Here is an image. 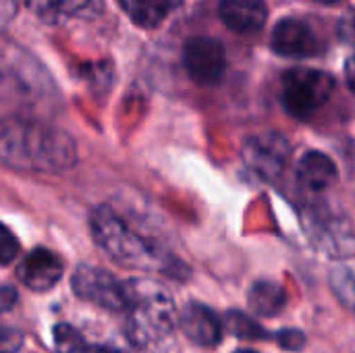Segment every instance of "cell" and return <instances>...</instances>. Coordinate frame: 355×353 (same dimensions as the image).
<instances>
[{
    "mask_svg": "<svg viewBox=\"0 0 355 353\" xmlns=\"http://www.w3.org/2000/svg\"><path fill=\"white\" fill-rule=\"evenodd\" d=\"M75 162V141L67 131L35 119H0V164L12 171L62 173Z\"/></svg>",
    "mask_w": 355,
    "mask_h": 353,
    "instance_id": "6da1fadb",
    "label": "cell"
},
{
    "mask_svg": "<svg viewBox=\"0 0 355 353\" xmlns=\"http://www.w3.org/2000/svg\"><path fill=\"white\" fill-rule=\"evenodd\" d=\"M92 233L96 243L119 264L127 268L160 270L173 275L175 260L152 239L139 235L110 206H98L92 214Z\"/></svg>",
    "mask_w": 355,
    "mask_h": 353,
    "instance_id": "7a4b0ae2",
    "label": "cell"
},
{
    "mask_svg": "<svg viewBox=\"0 0 355 353\" xmlns=\"http://www.w3.org/2000/svg\"><path fill=\"white\" fill-rule=\"evenodd\" d=\"M127 333L137 347H150L166 337L175 322V304L168 291L150 281H131Z\"/></svg>",
    "mask_w": 355,
    "mask_h": 353,
    "instance_id": "3957f363",
    "label": "cell"
},
{
    "mask_svg": "<svg viewBox=\"0 0 355 353\" xmlns=\"http://www.w3.org/2000/svg\"><path fill=\"white\" fill-rule=\"evenodd\" d=\"M335 92V79L316 69H291L283 77V106L285 110L306 121L316 110H320Z\"/></svg>",
    "mask_w": 355,
    "mask_h": 353,
    "instance_id": "277c9868",
    "label": "cell"
},
{
    "mask_svg": "<svg viewBox=\"0 0 355 353\" xmlns=\"http://www.w3.org/2000/svg\"><path fill=\"white\" fill-rule=\"evenodd\" d=\"M71 283H73V291L77 298L92 302L104 310L127 312V308H129L127 283H121L114 275H110L102 268L81 264L73 273Z\"/></svg>",
    "mask_w": 355,
    "mask_h": 353,
    "instance_id": "5b68a950",
    "label": "cell"
},
{
    "mask_svg": "<svg viewBox=\"0 0 355 353\" xmlns=\"http://www.w3.org/2000/svg\"><path fill=\"white\" fill-rule=\"evenodd\" d=\"M183 64L187 75L200 85H214L223 79L227 69V54L218 40L198 35L183 48Z\"/></svg>",
    "mask_w": 355,
    "mask_h": 353,
    "instance_id": "8992f818",
    "label": "cell"
},
{
    "mask_svg": "<svg viewBox=\"0 0 355 353\" xmlns=\"http://www.w3.org/2000/svg\"><path fill=\"white\" fill-rule=\"evenodd\" d=\"M241 156L256 175H260L262 179L275 181L287 164L289 144L279 133L254 135L243 144Z\"/></svg>",
    "mask_w": 355,
    "mask_h": 353,
    "instance_id": "52a82bcc",
    "label": "cell"
},
{
    "mask_svg": "<svg viewBox=\"0 0 355 353\" xmlns=\"http://www.w3.org/2000/svg\"><path fill=\"white\" fill-rule=\"evenodd\" d=\"M272 50L289 58H308L322 52V42L314 29L302 19H283L275 25L272 31Z\"/></svg>",
    "mask_w": 355,
    "mask_h": 353,
    "instance_id": "ba28073f",
    "label": "cell"
},
{
    "mask_svg": "<svg viewBox=\"0 0 355 353\" xmlns=\"http://www.w3.org/2000/svg\"><path fill=\"white\" fill-rule=\"evenodd\" d=\"M62 273H64V268H62L60 258L46 248H35L17 266L19 281L33 291L52 289L60 281Z\"/></svg>",
    "mask_w": 355,
    "mask_h": 353,
    "instance_id": "9c48e42d",
    "label": "cell"
},
{
    "mask_svg": "<svg viewBox=\"0 0 355 353\" xmlns=\"http://www.w3.org/2000/svg\"><path fill=\"white\" fill-rule=\"evenodd\" d=\"M179 325L185 337L200 347H214L223 337V325L218 316L202 304L185 306Z\"/></svg>",
    "mask_w": 355,
    "mask_h": 353,
    "instance_id": "30bf717a",
    "label": "cell"
},
{
    "mask_svg": "<svg viewBox=\"0 0 355 353\" xmlns=\"http://www.w3.org/2000/svg\"><path fill=\"white\" fill-rule=\"evenodd\" d=\"M31 10L46 23L58 25L64 19H96L104 0H27Z\"/></svg>",
    "mask_w": 355,
    "mask_h": 353,
    "instance_id": "8fae6325",
    "label": "cell"
},
{
    "mask_svg": "<svg viewBox=\"0 0 355 353\" xmlns=\"http://www.w3.org/2000/svg\"><path fill=\"white\" fill-rule=\"evenodd\" d=\"M220 19L239 33H250L266 23L268 8L264 0H220Z\"/></svg>",
    "mask_w": 355,
    "mask_h": 353,
    "instance_id": "7c38bea8",
    "label": "cell"
},
{
    "mask_svg": "<svg viewBox=\"0 0 355 353\" xmlns=\"http://www.w3.org/2000/svg\"><path fill=\"white\" fill-rule=\"evenodd\" d=\"M297 177L306 187L320 191L327 189L337 179V166L327 154L308 152L297 164Z\"/></svg>",
    "mask_w": 355,
    "mask_h": 353,
    "instance_id": "4fadbf2b",
    "label": "cell"
},
{
    "mask_svg": "<svg viewBox=\"0 0 355 353\" xmlns=\"http://www.w3.org/2000/svg\"><path fill=\"white\" fill-rule=\"evenodd\" d=\"M127 17L139 27H156L168 15V0H121Z\"/></svg>",
    "mask_w": 355,
    "mask_h": 353,
    "instance_id": "5bb4252c",
    "label": "cell"
},
{
    "mask_svg": "<svg viewBox=\"0 0 355 353\" xmlns=\"http://www.w3.org/2000/svg\"><path fill=\"white\" fill-rule=\"evenodd\" d=\"M287 304L285 291L277 283L260 281L250 291V308L258 316H275L279 314Z\"/></svg>",
    "mask_w": 355,
    "mask_h": 353,
    "instance_id": "9a60e30c",
    "label": "cell"
},
{
    "mask_svg": "<svg viewBox=\"0 0 355 353\" xmlns=\"http://www.w3.org/2000/svg\"><path fill=\"white\" fill-rule=\"evenodd\" d=\"M54 347H56V353H125L114 347L94 345L85 341L83 335H79L69 325H58L54 329Z\"/></svg>",
    "mask_w": 355,
    "mask_h": 353,
    "instance_id": "2e32d148",
    "label": "cell"
},
{
    "mask_svg": "<svg viewBox=\"0 0 355 353\" xmlns=\"http://www.w3.org/2000/svg\"><path fill=\"white\" fill-rule=\"evenodd\" d=\"M225 327L235 337H241V339H264L268 335L258 322H254L252 318H248L241 312H229L225 316Z\"/></svg>",
    "mask_w": 355,
    "mask_h": 353,
    "instance_id": "e0dca14e",
    "label": "cell"
},
{
    "mask_svg": "<svg viewBox=\"0 0 355 353\" xmlns=\"http://www.w3.org/2000/svg\"><path fill=\"white\" fill-rule=\"evenodd\" d=\"M331 285L337 298L355 314V273L349 268H337L331 275Z\"/></svg>",
    "mask_w": 355,
    "mask_h": 353,
    "instance_id": "ac0fdd59",
    "label": "cell"
},
{
    "mask_svg": "<svg viewBox=\"0 0 355 353\" xmlns=\"http://www.w3.org/2000/svg\"><path fill=\"white\" fill-rule=\"evenodd\" d=\"M17 254H19L17 237L10 233V229L0 225V264H10L17 258Z\"/></svg>",
    "mask_w": 355,
    "mask_h": 353,
    "instance_id": "d6986e66",
    "label": "cell"
},
{
    "mask_svg": "<svg viewBox=\"0 0 355 353\" xmlns=\"http://www.w3.org/2000/svg\"><path fill=\"white\" fill-rule=\"evenodd\" d=\"M21 345V335L12 329L0 327V353H15Z\"/></svg>",
    "mask_w": 355,
    "mask_h": 353,
    "instance_id": "ffe728a7",
    "label": "cell"
},
{
    "mask_svg": "<svg viewBox=\"0 0 355 353\" xmlns=\"http://www.w3.org/2000/svg\"><path fill=\"white\" fill-rule=\"evenodd\" d=\"M277 339H279V343H281L283 347H287V350H291V352L302 350L304 343H306V337H304L300 331H281V333L277 335Z\"/></svg>",
    "mask_w": 355,
    "mask_h": 353,
    "instance_id": "44dd1931",
    "label": "cell"
},
{
    "mask_svg": "<svg viewBox=\"0 0 355 353\" xmlns=\"http://www.w3.org/2000/svg\"><path fill=\"white\" fill-rule=\"evenodd\" d=\"M345 81H347L349 89L355 94V54L349 56L347 62H345Z\"/></svg>",
    "mask_w": 355,
    "mask_h": 353,
    "instance_id": "7402d4cb",
    "label": "cell"
},
{
    "mask_svg": "<svg viewBox=\"0 0 355 353\" xmlns=\"http://www.w3.org/2000/svg\"><path fill=\"white\" fill-rule=\"evenodd\" d=\"M341 31H343V37H347L349 42H355V12L341 23Z\"/></svg>",
    "mask_w": 355,
    "mask_h": 353,
    "instance_id": "603a6c76",
    "label": "cell"
},
{
    "mask_svg": "<svg viewBox=\"0 0 355 353\" xmlns=\"http://www.w3.org/2000/svg\"><path fill=\"white\" fill-rule=\"evenodd\" d=\"M314 2H318V4H339L343 0H314Z\"/></svg>",
    "mask_w": 355,
    "mask_h": 353,
    "instance_id": "cb8c5ba5",
    "label": "cell"
},
{
    "mask_svg": "<svg viewBox=\"0 0 355 353\" xmlns=\"http://www.w3.org/2000/svg\"><path fill=\"white\" fill-rule=\"evenodd\" d=\"M237 353H256V352H252V350H241V352H237Z\"/></svg>",
    "mask_w": 355,
    "mask_h": 353,
    "instance_id": "d4e9b609",
    "label": "cell"
}]
</instances>
